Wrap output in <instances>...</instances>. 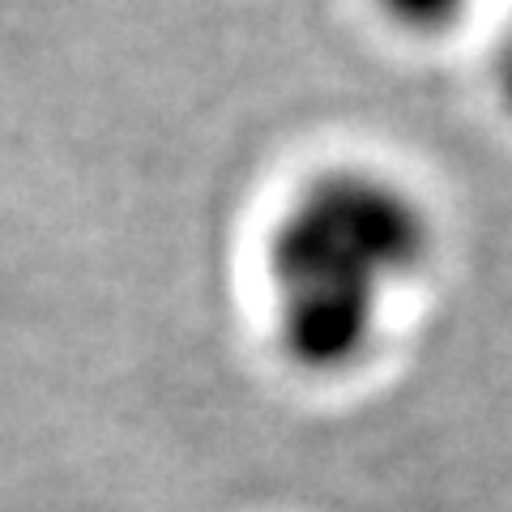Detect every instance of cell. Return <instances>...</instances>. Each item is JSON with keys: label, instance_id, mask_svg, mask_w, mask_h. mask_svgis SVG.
<instances>
[{"label": "cell", "instance_id": "1", "mask_svg": "<svg viewBox=\"0 0 512 512\" xmlns=\"http://www.w3.org/2000/svg\"><path fill=\"white\" fill-rule=\"evenodd\" d=\"M436 231L423 201L376 167L308 180L269 231L265 282L286 359L338 376L372 355L384 312L427 269Z\"/></svg>", "mask_w": 512, "mask_h": 512}, {"label": "cell", "instance_id": "2", "mask_svg": "<svg viewBox=\"0 0 512 512\" xmlns=\"http://www.w3.org/2000/svg\"><path fill=\"white\" fill-rule=\"evenodd\" d=\"M376 5L410 35H440V30H453L478 0H376Z\"/></svg>", "mask_w": 512, "mask_h": 512}, {"label": "cell", "instance_id": "3", "mask_svg": "<svg viewBox=\"0 0 512 512\" xmlns=\"http://www.w3.org/2000/svg\"><path fill=\"white\" fill-rule=\"evenodd\" d=\"M495 86H500V99H504V107L512 111V35L504 39L500 56H495Z\"/></svg>", "mask_w": 512, "mask_h": 512}]
</instances>
